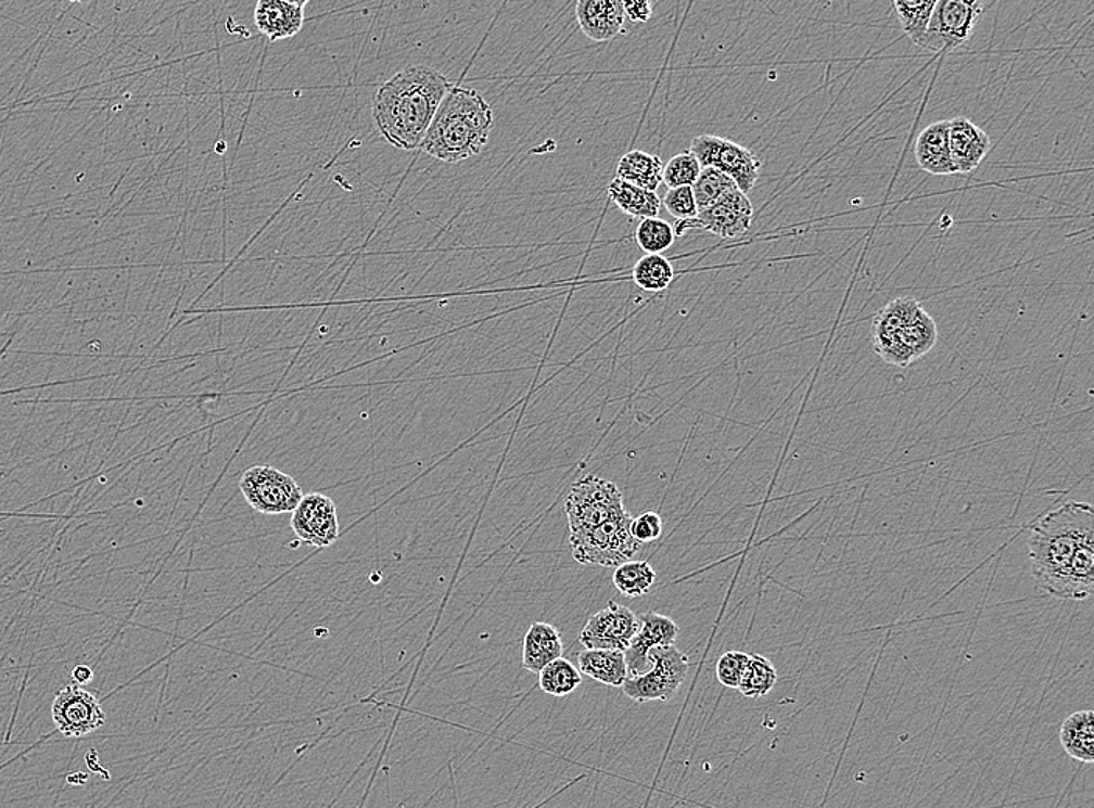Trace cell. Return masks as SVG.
<instances>
[{"instance_id":"6da1fadb","label":"cell","mask_w":1094,"mask_h":808,"mask_svg":"<svg viewBox=\"0 0 1094 808\" xmlns=\"http://www.w3.org/2000/svg\"><path fill=\"white\" fill-rule=\"evenodd\" d=\"M451 88L453 82L444 74L423 64L397 72L373 95L372 114L378 131L397 150L420 149Z\"/></svg>"},{"instance_id":"7a4b0ae2","label":"cell","mask_w":1094,"mask_h":808,"mask_svg":"<svg viewBox=\"0 0 1094 808\" xmlns=\"http://www.w3.org/2000/svg\"><path fill=\"white\" fill-rule=\"evenodd\" d=\"M1094 548V512L1089 502L1071 501L1035 521L1028 538L1038 588L1059 599L1074 560Z\"/></svg>"},{"instance_id":"3957f363","label":"cell","mask_w":1094,"mask_h":808,"mask_svg":"<svg viewBox=\"0 0 1094 808\" xmlns=\"http://www.w3.org/2000/svg\"><path fill=\"white\" fill-rule=\"evenodd\" d=\"M492 128L493 110L487 100L476 89L453 85L420 149L434 159L459 164L485 149Z\"/></svg>"},{"instance_id":"277c9868","label":"cell","mask_w":1094,"mask_h":808,"mask_svg":"<svg viewBox=\"0 0 1094 808\" xmlns=\"http://www.w3.org/2000/svg\"><path fill=\"white\" fill-rule=\"evenodd\" d=\"M629 513L618 516L582 534H570L575 562L586 566L618 567L639 554L643 544L632 537Z\"/></svg>"},{"instance_id":"5b68a950","label":"cell","mask_w":1094,"mask_h":808,"mask_svg":"<svg viewBox=\"0 0 1094 808\" xmlns=\"http://www.w3.org/2000/svg\"><path fill=\"white\" fill-rule=\"evenodd\" d=\"M570 534H582L628 513L618 485L599 476H586L572 485L564 499Z\"/></svg>"},{"instance_id":"8992f818","label":"cell","mask_w":1094,"mask_h":808,"mask_svg":"<svg viewBox=\"0 0 1094 808\" xmlns=\"http://www.w3.org/2000/svg\"><path fill=\"white\" fill-rule=\"evenodd\" d=\"M649 659L650 669L627 678L622 691L636 703L672 702L689 674V659L675 645L651 650Z\"/></svg>"},{"instance_id":"52a82bcc","label":"cell","mask_w":1094,"mask_h":808,"mask_svg":"<svg viewBox=\"0 0 1094 808\" xmlns=\"http://www.w3.org/2000/svg\"><path fill=\"white\" fill-rule=\"evenodd\" d=\"M247 504L263 515L294 512L304 498L301 485L290 474L269 465L251 466L240 479Z\"/></svg>"},{"instance_id":"ba28073f","label":"cell","mask_w":1094,"mask_h":808,"mask_svg":"<svg viewBox=\"0 0 1094 808\" xmlns=\"http://www.w3.org/2000/svg\"><path fill=\"white\" fill-rule=\"evenodd\" d=\"M690 151L696 154L701 167H712L729 176L745 195L754 189L762 162L752 151L733 140L712 134L698 136L692 140Z\"/></svg>"},{"instance_id":"9c48e42d","label":"cell","mask_w":1094,"mask_h":808,"mask_svg":"<svg viewBox=\"0 0 1094 808\" xmlns=\"http://www.w3.org/2000/svg\"><path fill=\"white\" fill-rule=\"evenodd\" d=\"M752 217L754 207L751 201L736 189L711 207L698 211L692 220L676 222L673 231L676 236L686 235L690 231H704L722 240L740 239L750 231Z\"/></svg>"},{"instance_id":"30bf717a","label":"cell","mask_w":1094,"mask_h":808,"mask_svg":"<svg viewBox=\"0 0 1094 808\" xmlns=\"http://www.w3.org/2000/svg\"><path fill=\"white\" fill-rule=\"evenodd\" d=\"M982 12L984 5L981 2L939 0L931 14L923 49L952 52L966 44Z\"/></svg>"},{"instance_id":"8fae6325","label":"cell","mask_w":1094,"mask_h":808,"mask_svg":"<svg viewBox=\"0 0 1094 808\" xmlns=\"http://www.w3.org/2000/svg\"><path fill=\"white\" fill-rule=\"evenodd\" d=\"M50 713L58 732L68 739L86 738L106 723L99 698L75 682L56 693Z\"/></svg>"},{"instance_id":"7c38bea8","label":"cell","mask_w":1094,"mask_h":808,"mask_svg":"<svg viewBox=\"0 0 1094 808\" xmlns=\"http://www.w3.org/2000/svg\"><path fill=\"white\" fill-rule=\"evenodd\" d=\"M639 627V616H636L628 606L610 602L607 608L589 617L578 639L585 649L625 652L638 633Z\"/></svg>"},{"instance_id":"4fadbf2b","label":"cell","mask_w":1094,"mask_h":808,"mask_svg":"<svg viewBox=\"0 0 1094 808\" xmlns=\"http://www.w3.org/2000/svg\"><path fill=\"white\" fill-rule=\"evenodd\" d=\"M291 527L304 543L318 549L329 548L340 538L336 504L327 495H304L293 512Z\"/></svg>"},{"instance_id":"5bb4252c","label":"cell","mask_w":1094,"mask_h":808,"mask_svg":"<svg viewBox=\"0 0 1094 808\" xmlns=\"http://www.w3.org/2000/svg\"><path fill=\"white\" fill-rule=\"evenodd\" d=\"M938 343V326L934 319L919 308L912 321L903 326L895 339L877 348L878 357L898 368H908L917 359L924 358Z\"/></svg>"},{"instance_id":"9a60e30c","label":"cell","mask_w":1094,"mask_h":808,"mask_svg":"<svg viewBox=\"0 0 1094 808\" xmlns=\"http://www.w3.org/2000/svg\"><path fill=\"white\" fill-rule=\"evenodd\" d=\"M640 627L633 638L632 644L625 650L628 678L639 677L650 669L649 653L658 646L675 645L679 636V627L675 620L664 614L649 612L639 616Z\"/></svg>"},{"instance_id":"2e32d148","label":"cell","mask_w":1094,"mask_h":808,"mask_svg":"<svg viewBox=\"0 0 1094 808\" xmlns=\"http://www.w3.org/2000/svg\"><path fill=\"white\" fill-rule=\"evenodd\" d=\"M575 20L583 35L591 41H613L624 34V3L618 0H581L575 3Z\"/></svg>"},{"instance_id":"e0dca14e","label":"cell","mask_w":1094,"mask_h":808,"mask_svg":"<svg viewBox=\"0 0 1094 808\" xmlns=\"http://www.w3.org/2000/svg\"><path fill=\"white\" fill-rule=\"evenodd\" d=\"M308 2L258 0L254 10L255 27L269 41H283L301 34Z\"/></svg>"},{"instance_id":"ac0fdd59","label":"cell","mask_w":1094,"mask_h":808,"mask_svg":"<svg viewBox=\"0 0 1094 808\" xmlns=\"http://www.w3.org/2000/svg\"><path fill=\"white\" fill-rule=\"evenodd\" d=\"M950 153L956 175L974 171L988 156L992 143L988 132L969 118L956 117L949 120Z\"/></svg>"},{"instance_id":"d6986e66","label":"cell","mask_w":1094,"mask_h":808,"mask_svg":"<svg viewBox=\"0 0 1094 808\" xmlns=\"http://www.w3.org/2000/svg\"><path fill=\"white\" fill-rule=\"evenodd\" d=\"M917 164L933 176L956 175L950 153L949 120H939L920 131L914 143Z\"/></svg>"},{"instance_id":"ffe728a7","label":"cell","mask_w":1094,"mask_h":808,"mask_svg":"<svg viewBox=\"0 0 1094 808\" xmlns=\"http://www.w3.org/2000/svg\"><path fill=\"white\" fill-rule=\"evenodd\" d=\"M563 658V641L554 625L535 623L529 627L523 642V666L538 675L552 660Z\"/></svg>"},{"instance_id":"44dd1931","label":"cell","mask_w":1094,"mask_h":808,"mask_svg":"<svg viewBox=\"0 0 1094 808\" xmlns=\"http://www.w3.org/2000/svg\"><path fill=\"white\" fill-rule=\"evenodd\" d=\"M578 670L594 681L611 688H622L628 678L627 660L624 652L615 650L585 649L577 656Z\"/></svg>"},{"instance_id":"7402d4cb","label":"cell","mask_w":1094,"mask_h":808,"mask_svg":"<svg viewBox=\"0 0 1094 808\" xmlns=\"http://www.w3.org/2000/svg\"><path fill=\"white\" fill-rule=\"evenodd\" d=\"M1060 743L1065 753L1082 764L1094 760V714L1092 709L1078 710L1065 718L1060 727Z\"/></svg>"},{"instance_id":"603a6c76","label":"cell","mask_w":1094,"mask_h":808,"mask_svg":"<svg viewBox=\"0 0 1094 808\" xmlns=\"http://www.w3.org/2000/svg\"><path fill=\"white\" fill-rule=\"evenodd\" d=\"M662 170L664 165L660 157L647 151L632 150L619 161L615 179L649 192H657L662 182Z\"/></svg>"},{"instance_id":"cb8c5ba5","label":"cell","mask_w":1094,"mask_h":808,"mask_svg":"<svg viewBox=\"0 0 1094 808\" xmlns=\"http://www.w3.org/2000/svg\"><path fill=\"white\" fill-rule=\"evenodd\" d=\"M608 196L619 210L624 211L628 217L638 218L640 221L658 218L661 211L662 203L657 192L639 189V187L628 184L621 179H614L608 185Z\"/></svg>"},{"instance_id":"d4e9b609","label":"cell","mask_w":1094,"mask_h":808,"mask_svg":"<svg viewBox=\"0 0 1094 808\" xmlns=\"http://www.w3.org/2000/svg\"><path fill=\"white\" fill-rule=\"evenodd\" d=\"M920 307L923 305L913 299V297H899V299L889 302L887 307L881 308L876 319H874L873 326V339L876 350L895 339L899 333L902 332L903 326L912 321Z\"/></svg>"},{"instance_id":"484cf974","label":"cell","mask_w":1094,"mask_h":808,"mask_svg":"<svg viewBox=\"0 0 1094 808\" xmlns=\"http://www.w3.org/2000/svg\"><path fill=\"white\" fill-rule=\"evenodd\" d=\"M633 282L647 293H661L672 285L675 269L664 255H644L632 269Z\"/></svg>"},{"instance_id":"4316f807","label":"cell","mask_w":1094,"mask_h":808,"mask_svg":"<svg viewBox=\"0 0 1094 808\" xmlns=\"http://www.w3.org/2000/svg\"><path fill=\"white\" fill-rule=\"evenodd\" d=\"M654 580L657 573L653 566L643 560H629L614 567L613 585L627 598H643L653 587Z\"/></svg>"},{"instance_id":"83f0119b","label":"cell","mask_w":1094,"mask_h":808,"mask_svg":"<svg viewBox=\"0 0 1094 808\" xmlns=\"http://www.w3.org/2000/svg\"><path fill=\"white\" fill-rule=\"evenodd\" d=\"M538 684L550 696H568L582 684V674L571 660L559 658L538 674Z\"/></svg>"},{"instance_id":"f1b7e54d","label":"cell","mask_w":1094,"mask_h":808,"mask_svg":"<svg viewBox=\"0 0 1094 808\" xmlns=\"http://www.w3.org/2000/svg\"><path fill=\"white\" fill-rule=\"evenodd\" d=\"M777 670L772 660L762 655H750L737 691L747 698H762L775 689Z\"/></svg>"},{"instance_id":"f546056e","label":"cell","mask_w":1094,"mask_h":808,"mask_svg":"<svg viewBox=\"0 0 1094 808\" xmlns=\"http://www.w3.org/2000/svg\"><path fill=\"white\" fill-rule=\"evenodd\" d=\"M934 5V0H927V2H923V0H917V2H901V0H898V2H892L895 14H898L899 21H901L903 31L908 35V38L916 46L924 47Z\"/></svg>"},{"instance_id":"4dcf8cb0","label":"cell","mask_w":1094,"mask_h":808,"mask_svg":"<svg viewBox=\"0 0 1094 808\" xmlns=\"http://www.w3.org/2000/svg\"><path fill=\"white\" fill-rule=\"evenodd\" d=\"M736 189V182L729 176L723 175L722 171L712 167L701 168V174L698 176L696 184L692 185L698 211L711 207L712 204L717 203L718 200Z\"/></svg>"},{"instance_id":"1f68e13d","label":"cell","mask_w":1094,"mask_h":808,"mask_svg":"<svg viewBox=\"0 0 1094 808\" xmlns=\"http://www.w3.org/2000/svg\"><path fill=\"white\" fill-rule=\"evenodd\" d=\"M675 239L672 226L661 218L640 221L635 232L636 243L647 255H661L664 251L671 249Z\"/></svg>"},{"instance_id":"d6a6232c","label":"cell","mask_w":1094,"mask_h":808,"mask_svg":"<svg viewBox=\"0 0 1094 808\" xmlns=\"http://www.w3.org/2000/svg\"><path fill=\"white\" fill-rule=\"evenodd\" d=\"M701 164L698 162L696 154L690 150L683 151V153L676 154L671 161L665 165L664 170H662V182L669 187V189H676V187H692L696 184L698 176L701 174Z\"/></svg>"},{"instance_id":"836d02e7","label":"cell","mask_w":1094,"mask_h":808,"mask_svg":"<svg viewBox=\"0 0 1094 808\" xmlns=\"http://www.w3.org/2000/svg\"><path fill=\"white\" fill-rule=\"evenodd\" d=\"M748 659H750V655L739 652V650H730V652H726L725 655L720 656L717 666H715V674H717L720 684L728 689L739 688L741 675H743Z\"/></svg>"},{"instance_id":"e575fe53","label":"cell","mask_w":1094,"mask_h":808,"mask_svg":"<svg viewBox=\"0 0 1094 808\" xmlns=\"http://www.w3.org/2000/svg\"><path fill=\"white\" fill-rule=\"evenodd\" d=\"M664 206L669 214L678 221L692 220L698 215L692 187H676L669 189L664 196Z\"/></svg>"},{"instance_id":"d590c367","label":"cell","mask_w":1094,"mask_h":808,"mask_svg":"<svg viewBox=\"0 0 1094 808\" xmlns=\"http://www.w3.org/2000/svg\"><path fill=\"white\" fill-rule=\"evenodd\" d=\"M629 531H632V537L643 546L660 540L662 535V518L660 513L653 512V510L640 513L639 516L632 520Z\"/></svg>"},{"instance_id":"8d00e7d4","label":"cell","mask_w":1094,"mask_h":808,"mask_svg":"<svg viewBox=\"0 0 1094 808\" xmlns=\"http://www.w3.org/2000/svg\"><path fill=\"white\" fill-rule=\"evenodd\" d=\"M624 3L625 20L632 21L633 24H646L649 23L651 14H653V2H622Z\"/></svg>"},{"instance_id":"74e56055","label":"cell","mask_w":1094,"mask_h":808,"mask_svg":"<svg viewBox=\"0 0 1094 808\" xmlns=\"http://www.w3.org/2000/svg\"><path fill=\"white\" fill-rule=\"evenodd\" d=\"M72 678H74L75 684L82 685L89 684L93 680V670L88 666H77L72 670Z\"/></svg>"}]
</instances>
